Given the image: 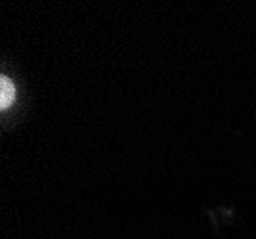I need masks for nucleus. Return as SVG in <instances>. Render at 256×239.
Instances as JSON below:
<instances>
[{
    "mask_svg": "<svg viewBox=\"0 0 256 239\" xmlns=\"http://www.w3.org/2000/svg\"><path fill=\"white\" fill-rule=\"evenodd\" d=\"M14 84H12L10 80L6 78V76H2L0 78V108L6 109L10 106L12 102H14Z\"/></svg>",
    "mask_w": 256,
    "mask_h": 239,
    "instance_id": "obj_1",
    "label": "nucleus"
}]
</instances>
